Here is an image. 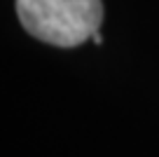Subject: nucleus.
Masks as SVG:
<instances>
[{
	"label": "nucleus",
	"mask_w": 159,
	"mask_h": 157,
	"mask_svg": "<svg viewBox=\"0 0 159 157\" xmlns=\"http://www.w3.org/2000/svg\"><path fill=\"white\" fill-rule=\"evenodd\" d=\"M19 21L33 38L56 47H77L98 33L101 0H16Z\"/></svg>",
	"instance_id": "f257e3e1"
},
{
	"label": "nucleus",
	"mask_w": 159,
	"mask_h": 157,
	"mask_svg": "<svg viewBox=\"0 0 159 157\" xmlns=\"http://www.w3.org/2000/svg\"><path fill=\"white\" fill-rule=\"evenodd\" d=\"M91 42H96V45H101V33H94V35H91Z\"/></svg>",
	"instance_id": "f03ea898"
}]
</instances>
